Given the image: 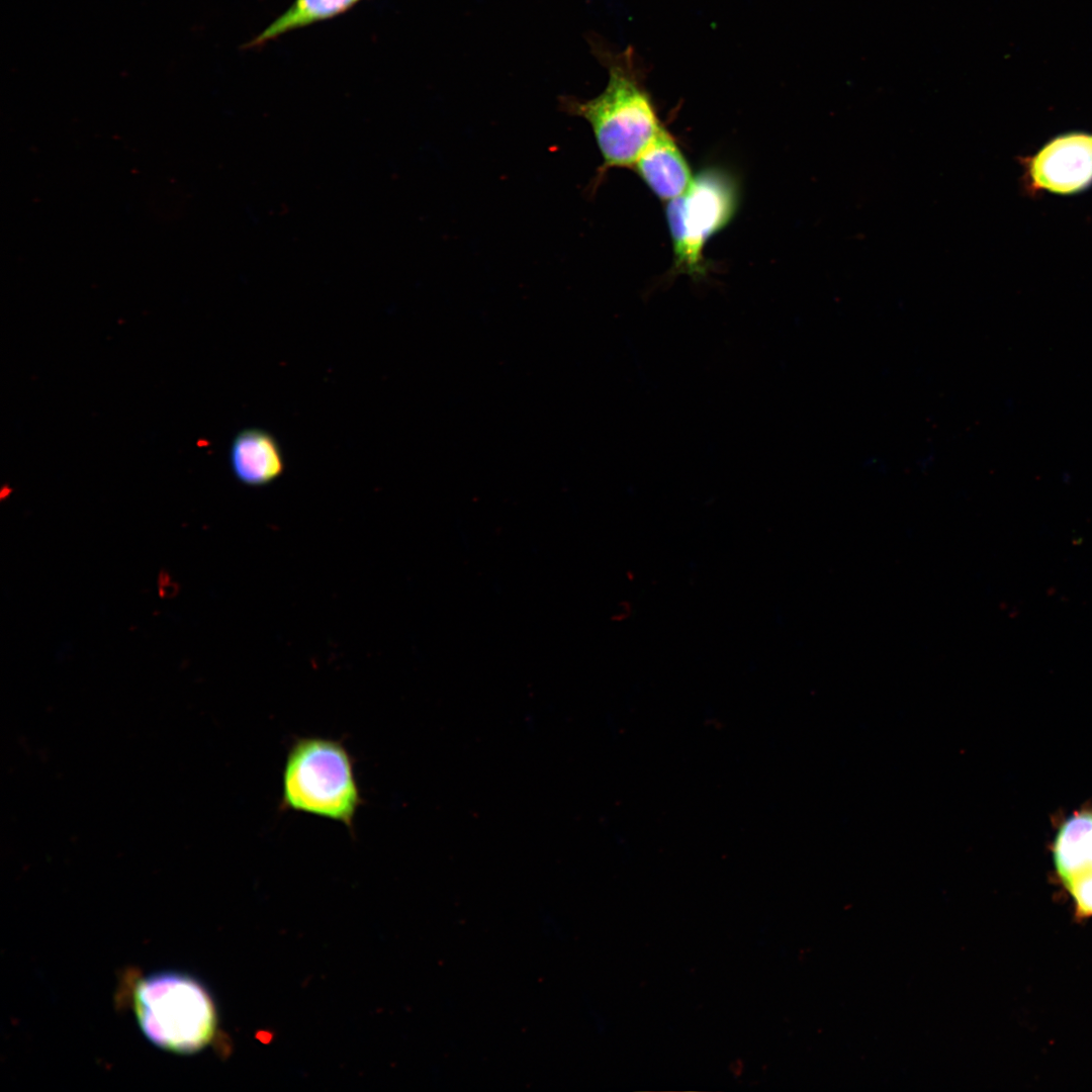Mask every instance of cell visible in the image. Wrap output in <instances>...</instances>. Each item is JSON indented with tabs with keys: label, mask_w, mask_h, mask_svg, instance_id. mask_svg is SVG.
I'll return each instance as SVG.
<instances>
[{
	"label": "cell",
	"mask_w": 1092,
	"mask_h": 1092,
	"mask_svg": "<svg viewBox=\"0 0 1092 1092\" xmlns=\"http://www.w3.org/2000/svg\"><path fill=\"white\" fill-rule=\"evenodd\" d=\"M362 0H293L287 9L278 15L260 33L254 36L246 49L261 48L282 35L314 23L339 16Z\"/></svg>",
	"instance_id": "9"
},
{
	"label": "cell",
	"mask_w": 1092,
	"mask_h": 1092,
	"mask_svg": "<svg viewBox=\"0 0 1092 1092\" xmlns=\"http://www.w3.org/2000/svg\"><path fill=\"white\" fill-rule=\"evenodd\" d=\"M1057 871L1071 893L1077 913L1092 915V812L1070 817L1054 843Z\"/></svg>",
	"instance_id": "6"
},
{
	"label": "cell",
	"mask_w": 1092,
	"mask_h": 1092,
	"mask_svg": "<svg viewBox=\"0 0 1092 1092\" xmlns=\"http://www.w3.org/2000/svg\"><path fill=\"white\" fill-rule=\"evenodd\" d=\"M230 464L235 477L248 486H262L278 478L284 459L276 438L269 432L248 428L234 438Z\"/></svg>",
	"instance_id": "8"
},
{
	"label": "cell",
	"mask_w": 1092,
	"mask_h": 1092,
	"mask_svg": "<svg viewBox=\"0 0 1092 1092\" xmlns=\"http://www.w3.org/2000/svg\"><path fill=\"white\" fill-rule=\"evenodd\" d=\"M362 804L354 759L341 741L313 736L291 744L282 775L281 809L352 828Z\"/></svg>",
	"instance_id": "3"
},
{
	"label": "cell",
	"mask_w": 1092,
	"mask_h": 1092,
	"mask_svg": "<svg viewBox=\"0 0 1092 1092\" xmlns=\"http://www.w3.org/2000/svg\"><path fill=\"white\" fill-rule=\"evenodd\" d=\"M737 196L734 179L711 167L701 170L681 195L668 201L665 216L674 270L695 278L705 275L706 244L734 216Z\"/></svg>",
	"instance_id": "4"
},
{
	"label": "cell",
	"mask_w": 1092,
	"mask_h": 1092,
	"mask_svg": "<svg viewBox=\"0 0 1092 1092\" xmlns=\"http://www.w3.org/2000/svg\"><path fill=\"white\" fill-rule=\"evenodd\" d=\"M592 51L609 73L605 90L589 100L559 99L561 110L585 119L603 158L600 173L633 168L640 154L663 127L632 48L613 52L590 39Z\"/></svg>",
	"instance_id": "1"
},
{
	"label": "cell",
	"mask_w": 1092,
	"mask_h": 1092,
	"mask_svg": "<svg viewBox=\"0 0 1092 1092\" xmlns=\"http://www.w3.org/2000/svg\"><path fill=\"white\" fill-rule=\"evenodd\" d=\"M119 997L145 1036L165 1051L194 1054L206 1048L217 1033L212 997L200 981L186 973L159 971L142 975L127 971Z\"/></svg>",
	"instance_id": "2"
},
{
	"label": "cell",
	"mask_w": 1092,
	"mask_h": 1092,
	"mask_svg": "<svg viewBox=\"0 0 1092 1092\" xmlns=\"http://www.w3.org/2000/svg\"><path fill=\"white\" fill-rule=\"evenodd\" d=\"M1027 194L1071 195L1092 184V131H1071L1051 139L1020 158Z\"/></svg>",
	"instance_id": "5"
},
{
	"label": "cell",
	"mask_w": 1092,
	"mask_h": 1092,
	"mask_svg": "<svg viewBox=\"0 0 1092 1092\" xmlns=\"http://www.w3.org/2000/svg\"><path fill=\"white\" fill-rule=\"evenodd\" d=\"M633 169L654 195L667 202L681 195L694 178L682 152L664 127L640 154Z\"/></svg>",
	"instance_id": "7"
}]
</instances>
